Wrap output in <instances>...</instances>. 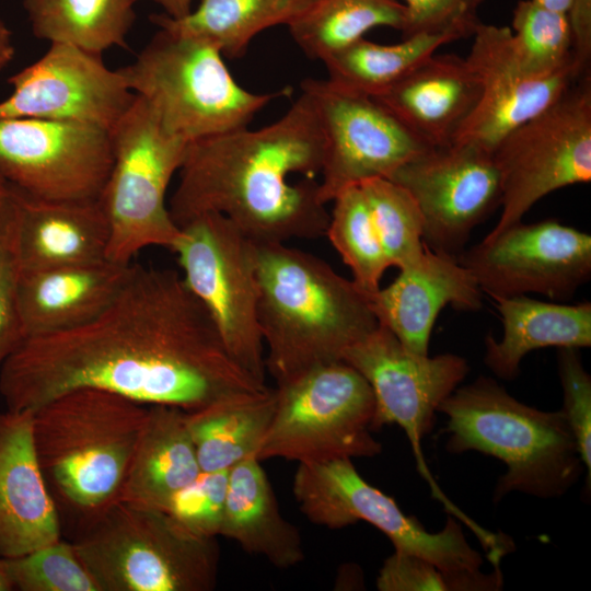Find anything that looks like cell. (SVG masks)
I'll return each mask as SVG.
<instances>
[{
	"label": "cell",
	"mask_w": 591,
	"mask_h": 591,
	"mask_svg": "<svg viewBox=\"0 0 591 591\" xmlns=\"http://www.w3.org/2000/svg\"><path fill=\"white\" fill-rule=\"evenodd\" d=\"M139 1V0H136ZM164 10V14L172 19H182L190 13L194 0H150Z\"/></svg>",
	"instance_id": "obj_43"
},
{
	"label": "cell",
	"mask_w": 591,
	"mask_h": 591,
	"mask_svg": "<svg viewBox=\"0 0 591 591\" xmlns=\"http://www.w3.org/2000/svg\"><path fill=\"white\" fill-rule=\"evenodd\" d=\"M577 348H558V374L564 393L560 409L573 433L584 467L588 486L591 476V376Z\"/></svg>",
	"instance_id": "obj_40"
},
{
	"label": "cell",
	"mask_w": 591,
	"mask_h": 591,
	"mask_svg": "<svg viewBox=\"0 0 591 591\" xmlns=\"http://www.w3.org/2000/svg\"><path fill=\"white\" fill-rule=\"evenodd\" d=\"M8 82L13 90L0 101V119L76 121L111 130L136 97L102 55L65 43H51Z\"/></svg>",
	"instance_id": "obj_18"
},
{
	"label": "cell",
	"mask_w": 591,
	"mask_h": 591,
	"mask_svg": "<svg viewBox=\"0 0 591 591\" xmlns=\"http://www.w3.org/2000/svg\"><path fill=\"white\" fill-rule=\"evenodd\" d=\"M149 405L94 387L66 392L33 412V439L49 490L81 514L115 500Z\"/></svg>",
	"instance_id": "obj_5"
},
{
	"label": "cell",
	"mask_w": 591,
	"mask_h": 591,
	"mask_svg": "<svg viewBox=\"0 0 591 591\" xmlns=\"http://www.w3.org/2000/svg\"><path fill=\"white\" fill-rule=\"evenodd\" d=\"M8 197V184L0 176V227L3 220Z\"/></svg>",
	"instance_id": "obj_46"
},
{
	"label": "cell",
	"mask_w": 591,
	"mask_h": 591,
	"mask_svg": "<svg viewBox=\"0 0 591 591\" xmlns=\"http://www.w3.org/2000/svg\"><path fill=\"white\" fill-rule=\"evenodd\" d=\"M10 189L21 270L107 259L109 223L100 199L49 200Z\"/></svg>",
	"instance_id": "obj_22"
},
{
	"label": "cell",
	"mask_w": 591,
	"mask_h": 591,
	"mask_svg": "<svg viewBox=\"0 0 591 591\" xmlns=\"http://www.w3.org/2000/svg\"><path fill=\"white\" fill-rule=\"evenodd\" d=\"M503 326L501 340L489 333L485 338L484 362L502 380L519 375L520 363L529 352L546 348L591 346V303L564 304L530 297L493 299Z\"/></svg>",
	"instance_id": "obj_26"
},
{
	"label": "cell",
	"mask_w": 591,
	"mask_h": 591,
	"mask_svg": "<svg viewBox=\"0 0 591 591\" xmlns=\"http://www.w3.org/2000/svg\"><path fill=\"white\" fill-rule=\"evenodd\" d=\"M229 470L200 472L173 498L167 513L189 533L206 538L220 535Z\"/></svg>",
	"instance_id": "obj_38"
},
{
	"label": "cell",
	"mask_w": 591,
	"mask_h": 591,
	"mask_svg": "<svg viewBox=\"0 0 591 591\" xmlns=\"http://www.w3.org/2000/svg\"><path fill=\"white\" fill-rule=\"evenodd\" d=\"M573 65L580 77L589 74L591 59V0H572L567 12Z\"/></svg>",
	"instance_id": "obj_42"
},
{
	"label": "cell",
	"mask_w": 591,
	"mask_h": 591,
	"mask_svg": "<svg viewBox=\"0 0 591 591\" xmlns=\"http://www.w3.org/2000/svg\"><path fill=\"white\" fill-rule=\"evenodd\" d=\"M112 163L107 129L76 121L0 119V176L27 195L99 199Z\"/></svg>",
	"instance_id": "obj_15"
},
{
	"label": "cell",
	"mask_w": 591,
	"mask_h": 591,
	"mask_svg": "<svg viewBox=\"0 0 591 591\" xmlns=\"http://www.w3.org/2000/svg\"><path fill=\"white\" fill-rule=\"evenodd\" d=\"M258 321L276 385L340 361L378 326L367 296L316 255L286 243H255Z\"/></svg>",
	"instance_id": "obj_3"
},
{
	"label": "cell",
	"mask_w": 591,
	"mask_h": 591,
	"mask_svg": "<svg viewBox=\"0 0 591 591\" xmlns=\"http://www.w3.org/2000/svg\"><path fill=\"white\" fill-rule=\"evenodd\" d=\"M533 2L560 13L567 14L572 0H532Z\"/></svg>",
	"instance_id": "obj_45"
},
{
	"label": "cell",
	"mask_w": 591,
	"mask_h": 591,
	"mask_svg": "<svg viewBox=\"0 0 591 591\" xmlns=\"http://www.w3.org/2000/svg\"><path fill=\"white\" fill-rule=\"evenodd\" d=\"M438 412L447 417V451H477L506 465L495 487L494 501L512 491L542 499L558 498L578 482L584 470L561 410L529 406L491 378L478 376L457 386Z\"/></svg>",
	"instance_id": "obj_4"
},
{
	"label": "cell",
	"mask_w": 591,
	"mask_h": 591,
	"mask_svg": "<svg viewBox=\"0 0 591 591\" xmlns=\"http://www.w3.org/2000/svg\"><path fill=\"white\" fill-rule=\"evenodd\" d=\"M501 213L488 235L522 221L546 195L591 181V80L583 76L493 151Z\"/></svg>",
	"instance_id": "obj_11"
},
{
	"label": "cell",
	"mask_w": 591,
	"mask_h": 591,
	"mask_svg": "<svg viewBox=\"0 0 591 591\" xmlns=\"http://www.w3.org/2000/svg\"><path fill=\"white\" fill-rule=\"evenodd\" d=\"M20 263L11 189L0 227V368L25 339L19 310Z\"/></svg>",
	"instance_id": "obj_39"
},
{
	"label": "cell",
	"mask_w": 591,
	"mask_h": 591,
	"mask_svg": "<svg viewBox=\"0 0 591 591\" xmlns=\"http://www.w3.org/2000/svg\"><path fill=\"white\" fill-rule=\"evenodd\" d=\"M136 0H23L33 34L102 55L126 47Z\"/></svg>",
	"instance_id": "obj_31"
},
{
	"label": "cell",
	"mask_w": 591,
	"mask_h": 591,
	"mask_svg": "<svg viewBox=\"0 0 591 591\" xmlns=\"http://www.w3.org/2000/svg\"><path fill=\"white\" fill-rule=\"evenodd\" d=\"M325 235L350 268L352 281L364 293L380 288L391 267L384 253L368 202L359 185L341 190L334 199Z\"/></svg>",
	"instance_id": "obj_33"
},
{
	"label": "cell",
	"mask_w": 591,
	"mask_h": 591,
	"mask_svg": "<svg viewBox=\"0 0 591 591\" xmlns=\"http://www.w3.org/2000/svg\"><path fill=\"white\" fill-rule=\"evenodd\" d=\"M404 4L408 10V30L403 38L418 33L467 37L479 22L471 0H405Z\"/></svg>",
	"instance_id": "obj_41"
},
{
	"label": "cell",
	"mask_w": 591,
	"mask_h": 591,
	"mask_svg": "<svg viewBox=\"0 0 591 591\" xmlns=\"http://www.w3.org/2000/svg\"><path fill=\"white\" fill-rule=\"evenodd\" d=\"M14 56L12 35L9 27L0 19V70L4 68Z\"/></svg>",
	"instance_id": "obj_44"
},
{
	"label": "cell",
	"mask_w": 591,
	"mask_h": 591,
	"mask_svg": "<svg viewBox=\"0 0 591 591\" xmlns=\"http://www.w3.org/2000/svg\"><path fill=\"white\" fill-rule=\"evenodd\" d=\"M457 39L451 33H418L397 44L382 45L363 37L324 61L327 80L373 97L436 54L440 46Z\"/></svg>",
	"instance_id": "obj_32"
},
{
	"label": "cell",
	"mask_w": 591,
	"mask_h": 591,
	"mask_svg": "<svg viewBox=\"0 0 591 591\" xmlns=\"http://www.w3.org/2000/svg\"><path fill=\"white\" fill-rule=\"evenodd\" d=\"M118 70L162 127L187 142L245 128L268 103L290 94L289 88L262 94L242 88L213 43L165 28Z\"/></svg>",
	"instance_id": "obj_7"
},
{
	"label": "cell",
	"mask_w": 591,
	"mask_h": 591,
	"mask_svg": "<svg viewBox=\"0 0 591 591\" xmlns=\"http://www.w3.org/2000/svg\"><path fill=\"white\" fill-rule=\"evenodd\" d=\"M179 229L171 251L186 287L208 312L231 358L265 384L255 243L219 213L199 215Z\"/></svg>",
	"instance_id": "obj_10"
},
{
	"label": "cell",
	"mask_w": 591,
	"mask_h": 591,
	"mask_svg": "<svg viewBox=\"0 0 591 591\" xmlns=\"http://www.w3.org/2000/svg\"><path fill=\"white\" fill-rule=\"evenodd\" d=\"M366 296L378 323L417 355H428L432 327L444 306L465 311L483 306L477 282L456 256L427 245L389 286Z\"/></svg>",
	"instance_id": "obj_20"
},
{
	"label": "cell",
	"mask_w": 591,
	"mask_h": 591,
	"mask_svg": "<svg viewBox=\"0 0 591 591\" xmlns=\"http://www.w3.org/2000/svg\"><path fill=\"white\" fill-rule=\"evenodd\" d=\"M341 360L357 370L371 387L374 397L372 431L386 425L401 427L432 495L457 520L468 524L471 519L439 488L421 450L422 439L431 431L440 404L468 373L466 359L454 354L433 357L414 354L390 329L378 324L346 349Z\"/></svg>",
	"instance_id": "obj_13"
},
{
	"label": "cell",
	"mask_w": 591,
	"mask_h": 591,
	"mask_svg": "<svg viewBox=\"0 0 591 591\" xmlns=\"http://www.w3.org/2000/svg\"><path fill=\"white\" fill-rule=\"evenodd\" d=\"M391 266L402 268L425 251V221L413 196L389 178L359 184Z\"/></svg>",
	"instance_id": "obj_35"
},
{
	"label": "cell",
	"mask_w": 591,
	"mask_h": 591,
	"mask_svg": "<svg viewBox=\"0 0 591 591\" xmlns=\"http://www.w3.org/2000/svg\"><path fill=\"white\" fill-rule=\"evenodd\" d=\"M60 540L55 499L33 439V413H0V558H15Z\"/></svg>",
	"instance_id": "obj_21"
},
{
	"label": "cell",
	"mask_w": 591,
	"mask_h": 591,
	"mask_svg": "<svg viewBox=\"0 0 591 591\" xmlns=\"http://www.w3.org/2000/svg\"><path fill=\"white\" fill-rule=\"evenodd\" d=\"M0 591H11L10 583L7 579L4 568H3V560L0 558Z\"/></svg>",
	"instance_id": "obj_47"
},
{
	"label": "cell",
	"mask_w": 591,
	"mask_h": 591,
	"mask_svg": "<svg viewBox=\"0 0 591 591\" xmlns=\"http://www.w3.org/2000/svg\"><path fill=\"white\" fill-rule=\"evenodd\" d=\"M311 0H200L182 19L152 14L159 28L189 34L213 43L230 59L244 56L252 39L266 28L286 24L302 13Z\"/></svg>",
	"instance_id": "obj_29"
},
{
	"label": "cell",
	"mask_w": 591,
	"mask_h": 591,
	"mask_svg": "<svg viewBox=\"0 0 591 591\" xmlns=\"http://www.w3.org/2000/svg\"><path fill=\"white\" fill-rule=\"evenodd\" d=\"M323 158V134L302 92L268 126L189 142L170 213L178 227L222 215L254 243L320 237L329 220L315 179Z\"/></svg>",
	"instance_id": "obj_2"
},
{
	"label": "cell",
	"mask_w": 591,
	"mask_h": 591,
	"mask_svg": "<svg viewBox=\"0 0 591 591\" xmlns=\"http://www.w3.org/2000/svg\"><path fill=\"white\" fill-rule=\"evenodd\" d=\"M485 0H471V2L473 3V5L477 9V7Z\"/></svg>",
	"instance_id": "obj_48"
},
{
	"label": "cell",
	"mask_w": 591,
	"mask_h": 591,
	"mask_svg": "<svg viewBox=\"0 0 591 591\" xmlns=\"http://www.w3.org/2000/svg\"><path fill=\"white\" fill-rule=\"evenodd\" d=\"M73 548L100 591H209L219 547L167 512L112 500L82 514Z\"/></svg>",
	"instance_id": "obj_6"
},
{
	"label": "cell",
	"mask_w": 591,
	"mask_h": 591,
	"mask_svg": "<svg viewBox=\"0 0 591 591\" xmlns=\"http://www.w3.org/2000/svg\"><path fill=\"white\" fill-rule=\"evenodd\" d=\"M501 587L498 568L491 573L479 569L447 571L421 557L399 552L384 560L376 578L380 591H493Z\"/></svg>",
	"instance_id": "obj_37"
},
{
	"label": "cell",
	"mask_w": 591,
	"mask_h": 591,
	"mask_svg": "<svg viewBox=\"0 0 591 591\" xmlns=\"http://www.w3.org/2000/svg\"><path fill=\"white\" fill-rule=\"evenodd\" d=\"M80 387L185 412L267 389L231 358L181 273L136 264L95 318L26 337L0 368L9 410L33 413Z\"/></svg>",
	"instance_id": "obj_1"
},
{
	"label": "cell",
	"mask_w": 591,
	"mask_h": 591,
	"mask_svg": "<svg viewBox=\"0 0 591 591\" xmlns=\"http://www.w3.org/2000/svg\"><path fill=\"white\" fill-rule=\"evenodd\" d=\"M2 560L11 590L100 591L71 542L59 540L28 554Z\"/></svg>",
	"instance_id": "obj_36"
},
{
	"label": "cell",
	"mask_w": 591,
	"mask_h": 591,
	"mask_svg": "<svg viewBox=\"0 0 591 591\" xmlns=\"http://www.w3.org/2000/svg\"><path fill=\"white\" fill-rule=\"evenodd\" d=\"M220 535L280 568L304 559L298 529L280 510L260 461L248 456L229 471Z\"/></svg>",
	"instance_id": "obj_27"
},
{
	"label": "cell",
	"mask_w": 591,
	"mask_h": 591,
	"mask_svg": "<svg viewBox=\"0 0 591 591\" xmlns=\"http://www.w3.org/2000/svg\"><path fill=\"white\" fill-rule=\"evenodd\" d=\"M378 26L395 28L404 36L408 30L406 5L398 0H311L288 24L306 57L323 62Z\"/></svg>",
	"instance_id": "obj_30"
},
{
	"label": "cell",
	"mask_w": 591,
	"mask_h": 591,
	"mask_svg": "<svg viewBox=\"0 0 591 591\" xmlns=\"http://www.w3.org/2000/svg\"><path fill=\"white\" fill-rule=\"evenodd\" d=\"M275 391L274 416L255 453L259 461L323 463L381 453L372 436L371 387L345 361L315 367Z\"/></svg>",
	"instance_id": "obj_9"
},
{
	"label": "cell",
	"mask_w": 591,
	"mask_h": 591,
	"mask_svg": "<svg viewBox=\"0 0 591 591\" xmlns=\"http://www.w3.org/2000/svg\"><path fill=\"white\" fill-rule=\"evenodd\" d=\"M389 179L416 200L425 221V244L453 256L464 251L473 229L500 206V177L493 154L471 144L428 148Z\"/></svg>",
	"instance_id": "obj_17"
},
{
	"label": "cell",
	"mask_w": 591,
	"mask_h": 591,
	"mask_svg": "<svg viewBox=\"0 0 591 591\" xmlns=\"http://www.w3.org/2000/svg\"><path fill=\"white\" fill-rule=\"evenodd\" d=\"M113 163L100 196L109 223L107 259L128 265L142 250H172L181 234L166 204L189 142L166 131L138 95L109 130Z\"/></svg>",
	"instance_id": "obj_8"
},
{
	"label": "cell",
	"mask_w": 591,
	"mask_h": 591,
	"mask_svg": "<svg viewBox=\"0 0 591 591\" xmlns=\"http://www.w3.org/2000/svg\"><path fill=\"white\" fill-rule=\"evenodd\" d=\"M456 258L493 299L567 300L591 277V235L556 220L514 223Z\"/></svg>",
	"instance_id": "obj_16"
},
{
	"label": "cell",
	"mask_w": 591,
	"mask_h": 591,
	"mask_svg": "<svg viewBox=\"0 0 591 591\" xmlns=\"http://www.w3.org/2000/svg\"><path fill=\"white\" fill-rule=\"evenodd\" d=\"M465 58L482 93L452 143L471 144L489 153L511 131L553 104L578 79L566 70L544 79L525 77L515 58L511 28L478 22Z\"/></svg>",
	"instance_id": "obj_19"
},
{
	"label": "cell",
	"mask_w": 591,
	"mask_h": 591,
	"mask_svg": "<svg viewBox=\"0 0 591 591\" xmlns=\"http://www.w3.org/2000/svg\"><path fill=\"white\" fill-rule=\"evenodd\" d=\"M292 490L301 512L317 525L335 530L364 521L385 534L395 552L421 557L447 571L477 570L484 563L455 517H448L441 531L428 532L392 497L370 485L351 459L299 464Z\"/></svg>",
	"instance_id": "obj_12"
},
{
	"label": "cell",
	"mask_w": 591,
	"mask_h": 591,
	"mask_svg": "<svg viewBox=\"0 0 591 591\" xmlns=\"http://www.w3.org/2000/svg\"><path fill=\"white\" fill-rule=\"evenodd\" d=\"M200 472L186 412L167 405H149L116 499L167 512L176 494Z\"/></svg>",
	"instance_id": "obj_25"
},
{
	"label": "cell",
	"mask_w": 591,
	"mask_h": 591,
	"mask_svg": "<svg viewBox=\"0 0 591 591\" xmlns=\"http://www.w3.org/2000/svg\"><path fill=\"white\" fill-rule=\"evenodd\" d=\"M301 89L314 108L324 138L318 194L325 205L349 186L390 178L431 148L371 96L327 79H306Z\"/></svg>",
	"instance_id": "obj_14"
},
{
	"label": "cell",
	"mask_w": 591,
	"mask_h": 591,
	"mask_svg": "<svg viewBox=\"0 0 591 591\" xmlns=\"http://www.w3.org/2000/svg\"><path fill=\"white\" fill-rule=\"evenodd\" d=\"M511 32L514 55L525 77L544 79L566 70L577 73L567 14L520 0L513 10Z\"/></svg>",
	"instance_id": "obj_34"
},
{
	"label": "cell",
	"mask_w": 591,
	"mask_h": 591,
	"mask_svg": "<svg viewBox=\"0 0 591 591\" xmlns=\"http://www.w3.org/2000/svg\"><path fill=\"white\" fill-rule=\"evenodd\" d=\"M480 93L465 58L433 54L373 99L426 144L443 147L453 142Z\"/></svg>",
	"instance_id": "obj_23"
},
{
	"label": "cell",
	"mask_w": 591,
	"mask_h": 591,
	"mask_svg": "<svg viewBox=\"0 0 591 591\" xmlns=\"http://www.w3.org/2000/svg\"><path fill=\"white\" fill-rule=\"evenodd\" d=\"M276 391L224 398L186 412V422L201 472L229 470L255 453L269 427Z\"/></svg>",
	"instance_id": "obj_28"
},
{
	"label": "cell",
	"mask_w": 591,
	"mask_h": 591,
	"mask_svg": "<svg viewBox=\"0 0 591 591\" xmlns=\"http://www.w3.org/2000/svg\"><path fill=\"white\" fill-rule=\"evenodd\" d=\"M132 264L104 259L21 270L19 310L25 338L67 331L95 318L120 291Z\"/></svg>",
	"instance_id": "obj_24"
}]
</instances>
